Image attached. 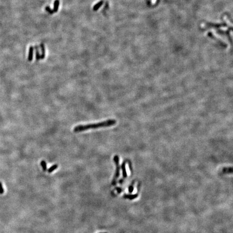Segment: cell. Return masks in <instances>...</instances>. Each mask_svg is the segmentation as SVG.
Wrapping results in <instances>:
<instances>
[{"instance_id": "1", "label": "cell", "mask_w": 233, "mask_h": 233, "mask_svg": "<svg viewBox=\"0 0 233 233\" xmlns=\"http://www.w3.org/2000/svg\"><path fill=\"white\" fill-rule=\"evenodd\" d=\"M117 123V121L114 119H109L101 123H97V124H87L85 125H78L76 126L73 129V131L75 132H83V131L88 130L91 128H97L100 127H108L111 126L115 125Z\"/></svg>"}, {"instance_id": "2", "label": "cell", "mask_w": 233, "mask_h": 233, "mask_svg": "<svg viewBox=\"0 0 233 233\" xmlns=\"http://www.w3.org/2000/svg\"><path fill=\"white\" fill-rule=\"evenodd\" d=\"M113 160H114V162L115 163H116V173H115V175H114V178L113 179L114 180H116V179L118 178V177H119V174H120V166L119 165V156H118V155H115L114 156V158H113Z\"/></svg>"}, {"instance_id": "3", "label": "cell", "mask_w": 233, "mask_h": 233, "mask_svg": "<svg viewBox=\"0 0 233 233\" xmlns=\"http://www.w3.org/2000/svg\"><path fill=\"white\" fill-rule=\"evenodd\" d=\"M34 48L33 46H30L29 49V55H28V61L31 62L33 58V52H34Z\"/></svg>"}, {"instance_id": "4", "label": "cell", "mask_w": 233, "mask_h": 233, "mask_svg": "<svg viewBox=\"0 0 233 233\" xmlns=\"http://www.w3.org/2000/svg\"><path fill=\"white\" fill-rule=\"evenodd\" d=\"M103 3H104V1H103V0H101V1L98 2L97 3L95 4V5L93 6V11H97L98 9H99L100 7L103 5Z\"/></svg>"}, {"instance_id": "5", "label": "cell", "mask_w": 233, "mask_h": 233, "mask_svg": "<svg viewBox=\"0 0 233 233\" xmlns=\"http://www.w3.org/2000/svg\"><path fill=\"white\" fill-rule=\"evenodd\" d=\"M125 165H126V161H124L121 165V169H122V171H123V175L124 178H126L127 177V173L126 170Z\"/></svg>"}, {"instance_id": "6", "label": "cell", "mask_w": 233, "mask_h": 233, "mask_svg": "<svg viewBox=\"0 0 233 233\" xmlns=\"http://www.w3.org/2000/svg\"><path fill=\"white\" fill-rule=\"evenodd\" d=\"M59 5V0H55L54 2V11L55 12H57L58 10V7Z\"/></svg>"}, {"instance_id": "7", "label": "cell", "mask_w": 233, "mask_h": 233, "mask_svg": "<svg viewBox=\"0 0 233 233\" xmlns=\"http://www.w3.org/2000/svg\"><path fill=\"white\" fill-rule=\"evenodd\" d=\"M40 47L41 48V49H42V54L41 55V59H43L45 58V47H44V45L43 44V43L41 44Z\"/></svg>"}, {"instance_id": "8", "label": "cell", "mask_w": 233, "mask_h": 233, "mask_svg": "<svg viewBox=\"0 0 233 233\" xmlns=\"http://www.w3.org/2000/svg\"><path fill=\"white\" fill-rule=\"evenodd\" d=\"M34 48L36 50V59L37 61H39V59H41V55L40 54V53H39V51L38 50V46L35 45L34 47Z\"/></svg>"}, {"instance_id": "9", "label": "cell", "mask_w": 233, "mask_h": 233, "mask_svg": "<svg viewBox=\"0 0 233 233\" xmlns=\"http://www.w3.org/2000/svg\"><path fill=\"white\" fill-rule=\"evenodd\" d=\"M137 197H138V194H135V195L128 194V195H125L124 196V197L125 198L130 199V200H132V199H135V198H136Z\"/></svg>"}, {"instance_id": "10", "label": "cell", "mask_w": 233, "mask_h": 233, "mask_svg": "<svg viewBox=\"0 0 233 233\" xmlns=\"http://www.w3.org/2000/svg\"><path fill=\"white\" fill-rule=\"evenodd\" d=\"M57 168H58V165H57V164L54 165L53 166H52L51 167H50L49 168V169H48V172L49 173H52L53 171H54L55 169H56Z\"/></svg>"}, {"instance_id": "11", "label": "cell", "mask_w": 233, "mask_h": 233, "mask_svg": "<svg viewBox=\"0 0 233 233\" xmlns=\"http://www.w3.org/2000/svg\"><path fill=\"white\" fill-rule=\"evenodd\" d=\"M41 166L42 167V168L44 171H46L47 170V163H46L45 161L44 160H42L41 162Z\"/></svg>"}, {"instance_id": "12", "label": "cell", "mask_w": 233, "mask_h": 233, "mask_svg": "<svg viewBox=\"0 0 233 233\" xmlns=\"http://www.w3.org/2000/svg\"><path fill=\"white\" fill-rule=\"evenodd\" d=\"M223 173H232L233 172L232 168V167L224 168L223 169Z\"/></svg>"}, {"instance_id": "13", "label": "cell", "mask_w": 233, "mask_h": 233, "mask_svg": "<svg viewBox=\"0 0 233 233\" xmlns=\"http://www.w3.org/2000/svg\"><path fill=\"white\" fill-rule=\"evenodd\" d=\"M45 10L48 11V13H49L50 14H53L54 13V11L53 10H52L51 9L49 6H48V7H45Z\"/></svg>"}, {"instance_id": "14", "label": "cell", "mask_w": 233, "mask_h": 233, "mask_svg": "<svg viewBox=\"0 0 233 233\" xmlns=\"http://www.w3.org/2000/svg\"><path fill=\"white\" fill-rule=\"evenodd\" d=\"M4 191L3 190V186H2V184L1 183H0V194H2L4 193Z\"/></svg>"}, {"instance_id": "15", "label": "cell", "mask_w": 233, "mask_h": 233, "mask_svg": "<svg viewBox=\"0 0 233 233\" xmlns=\"http://www.w3.org/2000/svg\"><path fill=\"white\" fill-rule=\"evenodd\" d=\"M133 191V186L132 185H131L128 187V191H129V192L132 193Z\"/></svg>"}, {"instance_id": "16", "label": "cell", "mask_w": 233, "mask_h": 233, "mask_svg": "<svg viewBox=\"0 0 233 233\" xmlns=\"http://www.w3.org/2000/svg\"><path fill=\"white\" fill-rule=\"evenodd\" d=\"M116 190L117 191H118V192L119 193H121V191H122V190H121V189L120 188H119V187H117V188H116Z\"/></svg>"}, {"instance_id": "17", "label": "cell", "mask_w": 233, "mask_h": 233, "mask_svg": "<svg viewBox=\"0 0 233 233\" xmlns=\"http://www.w3.org/2000/svg\"><path fill=\"white\" fill-rule=\"evenodd\" d=\"M123 181H124V179H121V180H120L119 181V183L120 184H122L123 183Z\"/></svg>"}, {"instance_id": "18", "label": "cell", "mask_w": 233, "mask_h": 233, "mask_svg": "<svg viewBox=\"0 0 233 233\" xmlns=\"http://www.w3.org/2000/svg\"></svg>"}]
</instances>
